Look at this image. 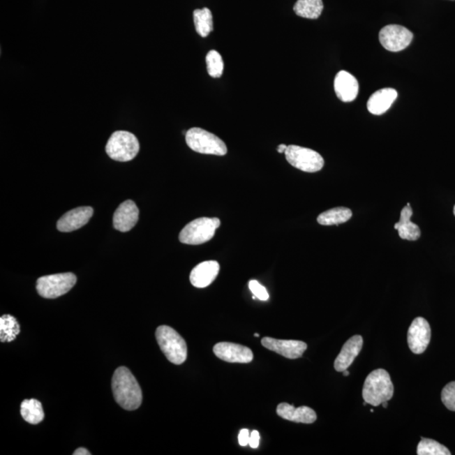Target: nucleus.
Listing matches in <instances>:
<instances>
[{
  "label": "nucleus",
  "instance_id": "5701e85b",
  "mask_svg": "<svg viewBox=\"0 0 455 455\" xmlns=\"http://www.w3.org/2000/svg\"><path fill=\"white\" fill-rule=\"evenodd\" d=\"M324 9L322 0H298L294 6L295 14L306 19H318Z\"/></svg>",
  "mask_w": 455,
  "mask_h": 455
},
{
  "label": "nucleus",
  "instance_id": "7c9ffc66",
  "mask_svg": "<svg viewBox=\"0 0 455 455\" xmlns=\"http://www.w3.org/2000/svg\"><path fill=\"white\" fill-rule=\"evenodd\" d=\"M260 442V434L258 431H253L250 435L249 445L253 449L258 448Z\"/></svg>",
  "mask_w": 455,
  "mask_h": 455
},
{
  "label": "nucleus",
  "instance_id": "c9c22d12",
  "mask_svg": "<svg viewBox=\"0 0 455 455\" xmlns=\"http://www.w3.org/2000/svg\"><path fill=\"white\" fill-rule=\"evenodd\" d=\"M454 216H455V206H454Z\"/></svg>",
  "mask_w": 455,
  "mask_h": 455
},
{
  "label": "nucleus",
  "instance_id": "ddd939ff",
  "mask_svg": "<svg viewBox=\"0 0 455 455\" xmlns=\"http://www.w3.org/2000/svg\"><path fill=\"white\" fill-rule=\"evenodd\" d=\"M140 210L135 202L125 201L117 208L113 216V225L121 232H128L139 221Z\"/></svg>",
  "mask_w": 455,
  "mask_h": 455
},
{
  "label": "nucleus",
  "instance_id": "f257e3e1",
  "mask_svg": "<svg viewBox=\"0 0 455 455\" xmlns=\"http://www.w3.org/2000/svg\"><path fill=\"white\" fill-rule=\"evenodd\" d=\"M112 387L117 404L127 411L140 408L143 394L135 377L128 368L120 367L114 373Z\"/></svg>",
  "mask_w": 455,
  "mask_h": 455
},
{
  "label": "nucleus",
  "instance_id": "1a4fd4ad",
  "mask_svg": "<svg viewBox=\"0 0 455 455\" xmlns=\"http://www.w3.org/2000/svg\"><path fill=\"white\" fill-rule=\"evenodd\" d=\"M413 34L408 28L399 25H389L382 28L380 42L386 50L400 52L411 44Z\"/></svg>",
  "mask_w": 455,
  "mask_h": 455
},
{
  "label": "nucleus",
  "instance_id": "aec40b11",
  "mask_svg": "<svg viewBox=\"0 0 455 455\" xmlns=\"http://www.w3.org/2000/svg\"><path fill=\"white\" fill-rule=\"evenodd\" d=\"M412 214L411 206L404 207L401 210L400 221L394 227L399 233L401 239L410 241H417L421 237L419 226L411 221Z\"/></svg>",
  "mask_w": 455,
  "mask_h": 455
},
{
  "label": "nucleus",
  "instance_id": "6ab92c4d",
  "mask_svg": "<svg viewBox=\"0 0 455 455\" xmlns=\"http://www.w3.org/2000/svg\"><path fill=\"white\" fill-rule=\"evenodd\" d=\"M398 96V93L395 89L385 88L381 89L369 97L367 103L368 112L373 115L380 116L385 113L389 108Z\"/></svg>",
  "mask_w": 455,
  "mask_h": 455
},
{
  "label": "nucleus",
  "instance_id": "bb28decb",
  "mask_svg": "<svg viewBox=\"0 0 455 455\" xmlns=\"http://www.w3.org/2000/svg\"><path fill=\"white\" fill-rule=\"evenodd\" d=\"M207 70L213 78H221L223 73V61L221 54L217 51L211 50L206 56Z\"/></svg>",
  "mask_w": 455,
  "mask_h": 455
},
{
  "label": "nucleus",
  "instance_id": "6e6552de",
  "mask_svg": "<svg viewBox=\"0 0 455 455\" xmlns=\"http://www.w3.org/2000/svg\"><path fill=\"white\" fill-rule=\"evenodd\" d=\"M284 154L288 163L304 172H320L325 165L324 158L319 153L298 145H288Z\"/></svg>",
  "mask_w": 455,
  "mask_h": 455
},
{
  "label": "nucleus",
  "instance_id": "f3484780",
  "mask_svg": "<svg viewBox=\"0 0 455 455\" xmlns=\"http://www.w3.org/2000/svg\"><path fill=\"white\" fill-rule=\"evenodd\" d=\"M221 266L216 261H207L198 264L190 274V281L194 287L207 288L216 279Z\"/></svg>",
  "mask_w": 455,
  "mask_h": 455
},
{
  "label": "nucleus",
  "instance_id": "7ed1b4c3",
  "mask_svg": "<svg viewBox=\"0 0 455 455\" xmlns=\"http://www.w3.org/2000/svg\"><path fill=\"white\" fill-rule=\"evenodd\" d=\"M156 336L158 346L170 363H184L188 357V346L178 332L168 326H161L157 328Z\"/></svg>",
  "mask_w": 455,
  "mask_h": 455
},
{
  "label": "nucleus",
  "instance_id": "473e14b6",
  "mask_svg": "<svg viewBox=\"0 0 455 455\" xmlns=\"http://www.w3.org/2000/svg\"><path fill=\"white\" fill-rule=\"evenodd\" d=\"M288 146L285 144H280L278 147V152L280 154L285 153Z\"/></svg>",
  "mask_w": 455,
  "mask_h": 455
},
{
  "label": "nucleus",
  "instance_id": "a211bd4d",
  "mask_svg": "<svg viewBox=\"0 0 455 455\" xmlns=\"http://www.w3.org/2000/svg\"><path fill=\"white\" fill-rule=\"evenodd\" d=\"M278 415L284 420L297 422V424H311L317 419L314 410L308 406L296 408L288 403H281L277 408Z\"/></svg>",
  "mask_w": 455,
  "mask_h": 455
},
{
  "label": "nucleus",
  "instance_id": "cd10ccee",
  "mask_svg": "<svg viewBox=\"0 0 455 455\" xmlns=\"http://www.w3.org/2000/svg\"><path fill=\"white\" fill-rule=\"evenodd\" d=\"M441 398L446 408L455 412V381L450 382L442 389Z\"/></svg>",
  "mask_w": 455,
  "mask_h": 455
},
{
  "label": "nucleus",
  "instance_id": "dca6fc26",
  "mask_svg": "<svg viewBox=\"0 0 455 455\" xmlns=\"http://www.w3.org/2000/svg\"><path fill=\"white\" fill-rule=\"evenodd\" d=\"M334 89L337 97L341 101L351 103L359 94V82L350 73L341 70L336 75Z\"/></svg>",
  "mask_w": 455,
  "mask_h": 455
},
{
  "label": "nucleus",
  "instance_id": "0eeeda50",
  "mask_svg": "<svg viewBox=\"0 0 455 455\" xmlns=\"http://www.w3.org/2000/svg\"><path fill=\"white\" fill-rule=\"evenodd\" d=\"M76 281V276L71 272L44 276L38 279L36 290L45 299H56L70 291Z\"/></svg>",
  "mask_w": 455,
  "mask_h": 455
},
{
  "label": "nucleus",
  "instance_id": "4468645a",
  "mask_svg": "<svg viewBox=\"0 0 455 455\" xmlns=\"http://www.w3.org/2000/svg\"><path fill=\"white\" fill-rule=\"evenodd\" d=\"M93 213L94 211L91 207H80L68 211L60 218L57 227L61 232H72L87 225L91 218Z\"/></svg>",
  "mask_w": 455,
  "mask_h": 455
},
{
  "label": "nucleus",
  "instance_id": "4be33fe9",
  "mask_svg": "<svg viewBox=\"0 0 455 455\" xmlns=\"http://www.w3.org/2000/svg\"><path fill=\"white\" fill-rule=\"evenodd\" d=\"M20 413L28 424L36 425L44 419L43 405L36 399L25 400L20 405Z\"/></svg>",
  "mask_w": 455,
  "mask_h": 455
},
{
  "label": "nucleus",
  "instance_id": "2eb2a0df",
  "mask_svg": "<svg viewBox=\"0 0 455 455\" xmlns=\"http://www.w3.org/2000/svg\"><path fill=\"white\" fill-rule=\"evenodd\" d=\"M364 339L359 335L353 336L346 343L336 357L334 368L337 372H343L351 366L353 361L359 356L363 348Z\"/></svg>",
  "mask_w": 455,
  "mask_h": 455
},
{
  "label": "nucleus",
  "instance_id": "412c9836",
  "mask_svg": "<svg viewBox=\"0 0 455 455\" xmlns=\"http://www.w3.org/2000/svg\"><path fill=\"white\" fill-rule=\"evenodd\" d=\"M352 216L351 209L345 208V207H338V208L331 209L320 214L317 218V222L322 225H338L348 222Z\"/></svg>",
  "mask_w": 455,
  "mask_h": 455
},
{
  "label": "nucleus",
  "instance_id": "f704fd0d",
  "mask_svg": "<svg viewBox=\"0 0 455 455\" xmlns=\"http://www.w3.org/2000/svg\"><path fill=\"white\" fill-rule=\"evenodd\" d=\"M387 402L388 401H385V402H383V403H382V405H383L384 408H387V406H388Z\"/></svg>",
  "mask_w": 455,
  "mask_h": 455
},
{
  "label": "nucleus",
  "instance_id": "2f4dec72",
  "mask_svg": "<svg viewBox=\"0 0 455 455\" xmlns=\"http://www.w3.org/2000/svg\"><path fill=\"white\" fill-rule=\"evenodd\" d=\"M74 455H91V453L87 449L80 448L75 451Z\"/></svg>",
  "mask_w": 455,
  "mask_h": 455
},
{
  "label": "nucleus",
  "instance_id": "72a5a7b5",
  "mask_svg": "<svg viewBox=\"0 0 455 455\" xmlns=\"http://www.w3.org/2000/svg\"><path fill=\"white\" fill-rule=\"evenodd\" d=\"M343 375H344V376H348L349 375H350V373H349V371H348V369H347V371H343Z\"/></svg>",
  "mask_w": 455,
  "mask_h": 455
},
{
  "label": "nucleus",
  "instance_id": "9b49d317",
  "mask_svg": "<svg viewBox=\"0 0 455 455\" xmlns=\"http://www.w3.org/2000/svg\"><path fill=\"white\" fill-rule=\"evenodd\" d=\"M263 347L288 359H297L306 351L307 344L301 341L278 340L271 337H264L262 340Z\"/></svg>",
  "mask_w": 455,
  "mask_h": 455
},
{
  "label": "nucleus",
  "instance_id": "c85d7f7f",
  "mask_svg": "<svg viewBox=\"0 0 455 455\" xmlns=\"http://www.w3.org/2000/svg\"><path fill=\"white\" fill-rule=\"evenodd\" d=\"M249 288L255 298L262 300V301H266V300L269 299V294H268L266 288L263 287L258 281H255V280H251L250 281Z\"/></svg>",
  "mask_w": 455,
  "mask_h": 455
},
{
  "label": "nucleus",
  "instance_id": "423d86ee",
  "mask_svg": "<svg viewBox=\"0 0 455 455\" xmlns=\"http://www.w3.org/2000/svg\"><path fill=\"white\" fill-rule=\"evenodd\" d=\"M186 142L188 147L197 153L223 156L228 152L225 142L200 128L189 129L186 133Z\"/></svg>",
  "mask_w": 455,
  "mask_h": 455
},
{
  "label": "nucleus",
  "instance_id": "f8f14e48",
  "mask_svg": "<svg viewBox=\"0 0 455 455\" xmlns=\"http://www.w3.org/2000/svg\"><path fill=\"white\" fill-rule=\"evenodd\" d=\"M214 355L228 363L249 364L253 352L249 348L231 343H219L214 347Z\"/></svg>",
  "mask_w": 455,
  "mask_h": 455
},
{
  "label": "nucleus",
  "instance_id": "a878e982",
  "mask_svg": "<svg viewBox=\"0 0 455 455\" xmlns=\"http://www.w3.org/2000/svg\"><path fill=\"white\" fill-rule=\"evenodd\" d=\"M418 455H450V451L445 445L440 442L429 440V438H422V440L417 446Z\"/></svg>",
  "mask_w": 455,
  "mask_h": 455
},
{
  "label": "nucleus",
  "instance_id": "393cba45",
  "mask_svg": "<svg viewBox=\"0 0 455 455\" xmlns=\"http://www.w3.org/2000/svg\"><path fill=\"white\" fill-rule=\"evenodd\" d=\"M20 332V325L14 316L5 315L0 318V341L1 343L13 341Z\"/></svg>",
  "mask_w": 455,
  "mask_h": 455
},
{
  "label": "nucleus",
  "instance_id": "20e7f679",
  "mask_svg": "<svg viewBox=\"0 0 455 455\" xmlns=\"http://www.w3.org/2000/svg\"><path fill=\"white\" fill-rule=\"evenodd\" d=\"M218 218H199L190 222L179 234L180 241L186 245H202L212 239L215 231L221 226Z\"/></svg>",
  "mask_w": 455,
  "mask_h": 455
},
{
  "label": "nucleus",
  "instance_id": "9d476101",
  "mask_svg": "<svg viewBox=\"0 0 455 455\" xmlns=\"http://www.w3.org/2000/svg\"><path fill=\"white\" fill-rule=\"evenodd\" d=\"M431 327L428 320L417 317L410 327L408 335L409 348L415 355H422L428 347L431 341Z\"/></svg>",
  "mask_w": 455,
  "mask_h": 455
},
{
  "label": "nucleus",
  "instance_id": "b1692460",
  "mask_svg": "<svg viewBox=\"0 0 455 455\" xmlns=\"http://www.w3.org/2000/svg\"><path fill=\"white\" fill-rule=\"evenodd\" d=\"M193 19L195 28L202 38H207L214 31L213 15L208 8L195 10Z\"/></svg>",
  "mask_w": 455,
  "mask_h": 455
},
{
  "label": "nucleus",
  "instance_id": "f03ea898",
  "mask_svg": "<svg viewBox=\"0 0 455 455\" xmlns=\"http://www.w3.org/2000/svg\"><path fill=\"white\" fill-rule=\"evenodd\" d=\"M393 395L394 385L387 371L379 368L369 373L363 388L364 401L373 406H379L391 400Z\"/></svg>",
  "mask_w": 455,
  "mask_h": 455
},
{
  "label": "nucleus",
  "instance_id": "39448f33",
  "mask_svg": "<svg viewBox=\"0 0 455 455\" xmlns=\"http://www.w3.org/2000/svg\"><path fill=\"white\" fill-rule=\"evenodd\" d=\"M140 142L134 134L128 131H117L112 134L105 146V151L112 160L128 162L133 160L140 152Z\"/></svg>",
  "mask_w": 455,
  "mask_h": 455
},
{
  "label": "nucleus",
  "instance_id": "e433bc0d",
  "mask_svg": "<svg viewBox=\"0 0 455 455\" xmlns=\"http://www.w3.org/2000/svg\"><path fill=\"white\" fill-rule=\"evenodd\" d=\"M255 336L258 337V336H259V334H258V333H257V334H255Z\"/></svg>",
  "mask_w": 455,
  "mask_h": 455
},
{
  "label": "nucleus",
  "instance_id": "c756f323",
  "mask_svg": "<svg viewBox=\"0 0 455 455\" xmlns=\"http://www.w3.org/2000/svg\"><path fill=\"white\" fill-rule=\"evenodd\" d=\"M250 434L249 430L242 429L239 434V442L241 446L249 445Z\"/></svg>",
  "mask_w": 455,
  "mask_h": 455
}]
</instances>
